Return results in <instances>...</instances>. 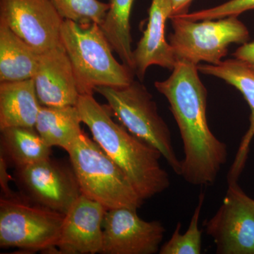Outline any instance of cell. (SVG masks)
Here are the masks:
<instances>
[{
	"label": "cell",
	"mask_w": 254,
	"mask_h": 254,
	"mask_svg": "<svg viewBox=\"0 0 254 254\" xmlns=\"http://www.w3.org/2000/svg\"><path fill=\"white\" fill-rule=\"evenodd\" d=\"M252 9H254V0H230L219 6L178 16L193 21L215 20L231 16H238L242 13Z\"/></svg>",
	"instance_id": "23"
},
{
	"label": "cell",
	"mask_w": 254,
	"mask_h": 254,
	"mask_svg": "<svg viewBox=\"0 0 254 254\" xmlns=\"http://www.w3.org/2000/svg\"><path fill=\"white\" fill-rule=\"evenodd\" d=\"M60 213L33 201L22 192L0 198V247L28 252H58L64 219Z\"/></svg>",
	"instance_id": "6"
},
{
	"label": "cell",
	"mask_w": 254,
	"mask_h": 254,
	"mask_svg": "<svg viewBox=\"0 0 254 254\" xmlns=\"http://www.w3.org/2000/svg\"><path fill=\"white\" fill-rule=\"evenodd\" d=\"M166 98L183 143L181 175L193 186L215 184L227 160V147L210 129L207 120L208 91L198 76L197 65L177 61L170 77L155 82Z\"/></svg>",
	"instance_id": "1"
},
{
	"label": "cell",
	"mask_w": 254,
	"mask_h": 254,
	"mask_svg": "<svg viewBox=\"0 0 254 254\" xmlns=\"http://www.w3.org/2000/svg\"><path fill=\"white\" fill-rule=\"evenodd\" d=\"M135 0H110V8L100 28L123 63L134 71L130 15ZM135 72V71H134Z\"/></svg>",
	"instance_id": "20"
},
{
	"label": "cell",
	"mask_w": 254,
	"mask_h": 254,
	"mask_svg": "<svg viewBox=\"0 0 254 254\" xmlns=\"http://www.w3.org/2000/svg\"><path fill=\"white\" fill-rule=\"evenodd\" d=\"M82 123L76 106L47 107L41 105L37 118L36 131L49 146L67 151L82 132Z\"/></svg>",
	"instance_id": "19"
},
{
	"label": "cell",
	"mask_w": 254,
	"mask_h": 254,
	"mask_svg": "<svg viewBox=\"0 0 254 254\" xmlns=\"http://www.w3.org/2000/svg\"><path fill=\"white\" fill-rule=\"evenodd\" d=\"M233 56L236 59L243 62L254 71V42H247L242 45L233 53Z\"/></svg>",
	"instance_id": "25"
},
{
	"label": "cell",
	"mask_w": 254,
	"mask_h": 254,
	"mask_svg": "<svg viewBox=\"0 0 254 254\" xmlns=\"http://www.w3.org/2000/svg\"><path fill=\"white\" fill-rule=\"evenodd\" d=\"M39 54L8 26L0 23V83L33 78Z\"/></svg>",
	"instance_id": "17"
},
{
	"label": "cell",
	"mask_w": 254,
	"mask_h": 254,
	"mask_svg": "<svg viewBox=\"0 0 254 254\" xmlns=\"http://www.w3.org/2000/svg\"><path fill=\"white\" fill-rule=\"evenodd\" d=\"M41 107L33 78L0 83V130L35 128Z\"/></svg>",
	"instance_id": "16"
},
{
	"label": "cell",
	"mask_w": 254,
	"mask_h": 254,
	"mask_svg": "<svg viewBox=\"0 0 254 254\" xmlns=\"http://www.w3.org/2000/svg\"><path fill=\"white\" fill-rule=\"evenodd\" d=\"M0 131V155L9 166L23 168L50 158L52 148L36 128L9 127Z\"/></svg>",
	"instance_id": "18"
},
{
	"label": "cell",
	"mask_w": 254,
	"mask_h": 254,
	"mask_svg": "<svg viewBox=\"0 0 254 254\" xmlns=\"http://www.w3.org/2000/svg\"><path fill=\"white\" fill-rule=\"evenodd\" d=\"M14 180L32 200L64 215L82 194L71 165L50 158L15 169Z\"/></svg>",
	"instance_id": "9"
},
{
	"label": "cell",
	"mask_w": 254,
	"mask_h": 254,
	"mask_svg": "<svg viewBox=\"0 0 254 254\" xmlns=\"http://www.w3.org/2000/svg\"><path fill=\"white\" fill-rule=\"evenodd\" d=\"M197 68L200 72L220 78L236 88L250 105V128L242 138L227 177L228 182H237L245 168L251 143L254 137V71L236 58L225 60L218 65L199 64Z\"/></svg>",
	"instance_id": "14"
},
{
	"label": "cell",
	"mask_w": 254,
	"mask_h": 254,
	"mask_svg": "<svg viewBox=\"0 0 254 254\" xmlns=\"http://www.w3.org/2000/svg\"><path fill=\"white\" fill-rule=\"evenodd\" d=\"M136 209L120 208L107 210L103 222V254L159 253L165 228L158 220L145 221Z\"/></svg>",
	"instance_id": "11"
},
{
	"label": "cell",
	"mask_w": 254,
	"mask_h": 254,
	"mask_svg": "<svg viewBox=\"0 0 254 254\" xmlns=\"http://www.w3.org/2000/svg\"><path fill=\"white\" fill-rule=\"evenodd\" d=\"M95 91L104 97L110 110L130 133L159 150L174 173L181 175L182 161L174 149L171 132L141 81L133 80L125 86H99Z\"/></svg>",
	"instance_id": "5"
},
{
	"label": "cell",
	"mask_w": 254,
	"mask_h": 254,
	"mask_svg": "<svg viewBox=\"0 0 254 254\" xmlns=\"http://www.w3.org/2000/svg\"><path fill=\"white\" fill-rule=\"evenodd\" d=\"M205 194L200 191L198 201L185 233H181L182 223L177 222L175 231L168 242L160 247V254H200L202 249V230L198 222L204 203Z\"/></svg>",
	"instance_id": "21"
},
{
	"label": "cell",
	"mask_w": 254,
	"mask_h": 254,
	"mask_svg": "<svg viewBox=\"0 0 254 254\" xmlns=\"http://www.w3.org/2000/svg\"><path fill=\"white\" fill-rule=\"evenodd\" d=\"M61 41L76 77L80 95H93L99 86L119 87L130 84L135 72L120 64L99 25L81 26L64 20Z\"/></svg>",
	"instance_id": "3"
},
{
	"label": "cell",
	"mask_w": 254,
	"mask_h": 254,
	"mask_svg": "<svg viewBox=\"0 0 254 254\" xmlns=\"http://www.w3.org/2000/svg\"><path fill=\"white\" fill-rule=\"evenodd\" d=\"M63 21L50 0H0V23L38 53L62 44Z\"/></svg>",
	"instance_id": "10"
},
{
	"label": "cell",
	"mask_w": 254,
	"mask_h": 254,
	"mask_svg": "<svg viewBox=\"0 0 254 254\" xmlns=\"http://www.w3.org/2000/svg\"><path fill=\"white\" fill-rule=\"evenodd\" d=\"M218 254H254V199L237 182H228L218 211L203 222Z\"/></svg>",
	"instance_id": "8"
},
{
	"label": "cell",
	"mask_w": 254,
	"mask_h": 254,
	"mask_svg": "<svg viewBox=\"0 0 254 254\" xmlns=\"http://www.w3.org/2000/svg\"><path fill=\"white\" fill-rule=\"evenodd\" d=\"M9 164L4 157L0 155V186H1V195H9L13 193V190L9 187V182L14 180V177L8 173Z\"/></svg>",
	"instance_id": "26"
},
{
	"label": "cell",
	"mask_w": 254,
	"mask_h": 254,
	"mask_svg": "<svg viewBox=\"0 0 254 254\" xmlns=\"http://www.w3.org/2000/svg\"><path fill=\"white\" fill-rule=\"evenodd\" d=\"M106 211L98 202L80 195L65 214L57 244L58 254H100Z\"/></svg>",
	"instance_id": "12"
},
{
	"label": "cell",
	"mask_w": 254,
	"mask_h": 254,
	"mask_svg": "<svg viewBox=\"0 0 254 254\" xmlns=\"http://www.w3.org/2000/svg\"><path fill=\"white\" fill-rule=\"evenodd\" d=\"M40 104L76 106L80 96L77 83L63 43L40 53L33 78Z\"/></svg>",
	"instance_id": "13"
},
{
	"label": "cell",
	"mask_w": 254,
	"mask_h": 254,
	"mask_svg": "<svg viewBox=\"0 0 254 254\" xmlns=\"http://www.w3.org/2000/svg\"><path fill=\"white\" fill-rule=\"evenodd\" d=\"M237 17L197 21L180 16L170 18L174 32L169 36V43L177 61L195 65L200 62L213 65L221 63L230 45H243L250 40L248 28Z\"/></svg>",
	"instance_id": "7"
},
{
	"label": "cell",
	"mask_w": 254,
	"mask_h": 254,
	"mask_svg": "<svg viewBox=\"0 0 254 254\" xmlns=\"http://www.w3.org/2000/svg\"><path fill=\"white\" fill-rule=\"evenodd\" d=\"M146 29L133 50L135 75L143 81L147 69L157 65L173 71L177 63L173 48L165 39V26L168 15L164 0H152Z\"/></svg>",
	"instance_id": "15"
},
{
	"label": "cell",
	"mask_w": 254,
	"mask_h": 254,
	"mask_svg": "<svg viewBox=\"0 0 254 254\" xmlns=\"http://www.w3.org/2000/svg\"><path fill=\"white\" fill-rule=\"evenodd\" d=\"M193 0H164V8L168 18L189 13L190 5Z\"/></svg>",
	"instance_id": "24"
},
{
	"label": "cell",
	"mask_w": 254,
	"mask_h": 254,
	"mask_svg": "<svg viewBox=\"0 0 254 254\" xmlns=\"http://www.w3.org/2000/svg\"><path fill=\"white\" fill-rule=\"evenodd\" d=\"M82 194L106 208L138 209L144 200L123 170L84 132L67 150Z\"/></svg>",
	"instance_id": "4"
},
{
	"label": "cell",
	"mask_w": 254,
	"mask_h": 254,
	"mask_svg": "<svg viewBox=\"0 0 254 254\" xmlns=\"http://www.w3.org/2000/svg\"><path fill=\"white\" fill-rule=\"evenodd\" d=\"M64 20L86 26L97 23L101 26L110 4L99 0H50Z\"/></svg>",
	"instance_id": "22"
},
{
	"label": "cell",
	"mask_w": 254,
	"mask_h": 254,
	"mask_svg": "<svg viewBox=\"0 0 254 254\" xmlns=\"http://www.w3.org/2000/svg\"><path fill=\"white\" fill-rule=\"evenodd\" d=\"M76 106L93 140L123 170L143 200L168 190L170 175L160 165L163 156L159 150L115 123L109 107L100 104L93 95H80Z\"/></svg>",
	"instance_id": "2"
}]
</instances>
